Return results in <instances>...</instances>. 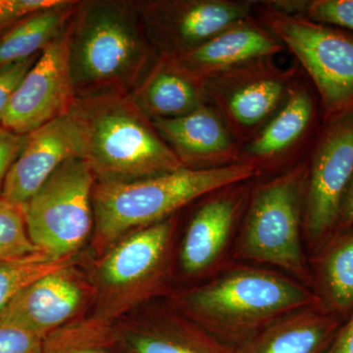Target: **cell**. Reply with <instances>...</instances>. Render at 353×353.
<instances>
[{
  "label": "cell",
  "mask_w": 353,
  "mask_h": 353,
  "mask_svg": "<svg viewBox=\"0 0 353 353\" xmlns=\"http://www.w3.org/2000/svg\"><path fill=\"white\" fill-rule=\"evenodd\" d=\"M319 303L299 281L252 266L228 269L183 296L199 327L234 347L281 318Z\"/></svg>",
  "instance_id": "obj_3"
},
{
  "label": "cell",
  "mask_w": 353,
  "mask_h": 353,
  "mask_svg": "<svg viewBox=\"0 0 353 353\" xmlns=\"http://www.w3.org/2000/svg\"><path fill=\"white\" fill-rule=\"evenodd\" d=\"M157 57L137 1L78 2L69 36L76 99L131 94Z\"/></svg>",
  "instance_id": "obj_1"
},
{
  "label": "cell",
  "mask_w": 353,
  "mask_h": 353,
  "mask_svg": "<svg viewBox=\"0 0 353 353\" xmlns=\"http://www.w3.org/2000/svg\"><path fill=\"white\" fill-rule=\"evenodd\" d=\"M80 158L97 181H134L185 168L129 94L76 99Z\"/></svg>",
  "instance_id": "obj_2"
},
{
  "label": "cell",
  "mask_w": 353,
  "mask_h": 353,
  "mask_svg": "<svg viewBox=\"0 0 353 353\" xmlns=\"http://www.w3.org/2000/svg\"><path fill=\"white\" fill-rule=\"evenodd\" d=\"M129 97L152 122L183 117L206 102L204 85L166 57H157Z\"/></svg>",
  "instance_id": "obj_20"
},
{
  "label": "cell",
  "mask_w": 353,
  "mask_h": 353,
  "mask_svg": "<svg viewBox=\"0 0 353 353\" xmlns=\"http://www.w3.org/2000/svg\"><path fill=\"white\" fill-rule=\"evenodd\" d=\"M175 226L176 221L171 217L123 236L102 260V282L109 287L125 288L157 276L166 259Z\"/></svg>",
  "instance_id": "obj_17"
},
{
  "label": "cell",
  "mask_w": 353,
  "mask_h": 353,
  "mask_svg": "<svg viewBox=\"0 0 353 353\" xmlns=\"http://www.w3.org/2000/svg\"><path fill=\"white\" fill-rule=\"evenodd\" d=\"M169 326L134 334L130 339L134 353H238L236 347L227 345L199 328Z\"/></svg>",
  "instance_id": "obj_23"
},
{
  "label": "cell",
  "mask_w": 353,
  "mask_h": 353,
  "mask_svg": "<svg viewBox=\"0 0 353 353\" xmlns=\"http://www.w3.org/2000/svg\"><path fill=\"white\" fill-rule=\"evenodd\" d=\"M85 296V285L67 267L44 276L14 297L0 321L17 325L44 340L75 314Z\"/></svg>",
  "instance_id": "obj_16"
},
{
  "label": "cell",
  "mask_w": 353,
  "mask_h": 353,
  "mask_svg": "<svg viewBox=\"0 0 353 353\" xmlns=\"http://www.w3.org/2000/svg\"><path fill=\"white\" fill-rule=\"evenodd\" d=\"M95 180L85 160L70 158L23 205L30 238L44 254L57 259L72 256L87 240Z\"/></svg>",
  "instance_id": "obj_7"
},
{
  "label": "cell",
  "mask_w": 353,
  "mask_h": 353,
  "mask_svg": "<svg viewBox=\"0 0 353 353\" xmlns=\"http://www.w3.org/2000/svg\"><path fill=\"white\" fill-rule=\"evenodd\" d=\"M248 197L245 183H238L214 192L197 209L183 236L180 253L185 274L199 275L221 259Z\"/></svg>",
  "instance_id": "obj_15"
},
{
  "label": "cell",
  "mask_w": 353,
  "mask_h": 353,
  "mask_svg": "<svg viewBox=\"0 0 353 353\" xmlns=\"http://www.w3.org/2000/svg\"><path fill=\"white\" fill-rule=\"evenodd\" d=\"M284 48L268 29L252 17L231 26L199 48L170 59L204 85L229 70L261 58L274 57Z\"/></svg>",
  "instance_id": "obj_14"
},
{
  "label": "cell",
  "mask_w": 353,
  "mask_h": 353,
  "mask_svg": "<svg viewBox=\"0 0 353 353\" xmlns=\"http://www.w3.org/2000/svg\"><path fill=\"white\" fill-rule=\"evenodd\" d=\"M43 341L22 327L0 321V353H43Z\"/></svg>",
  "instance_id": "obj_28"
},
{
  "label": "cell",
  "mask_w": 353,
  "mask_h": 353,
  "mask_svg": "<svg viewBox=\"0 0 353 353\" xmlns=\"http://www.w3.org/2000/svg\"><path fill=\"white\" fill-rule=\"evenodd\" d=\"M39 53L27 59L0 67V122L10 103L16 88H18L26 74L36 63Z\"/></svg>",
  "instance_id": "obj_29"
},
{
  "label": "cell",
  "mask_w": 353,
  "mask_h": 353,
  "mask_svg": "<svg viewBox=\"0 0 353 353\" xmlns=\"http://www.w3.org/2000/svg\"><path fill=\"white\" fill-rule=\"evenodd\" d=\"M78 129L70 114L27 134L7 174L1 199L23 206L66 160L80 157Z\"/></svg>",
  "instance_id": "obj_12"
},
{
  "label": "cell",
  "mask_w": 353,
  "mask_h": 353,
  "mask_svg": "<svg viewBox=\"0 0 353 353\" xmlns=\"http://www.w3.org/2000/svg\"><path fill=\"white\" fill-rule=\"evenodd\" d=\"M316 101L312 92L296 82L282 108L246 145L241 148V162L259 167L278 163L307 136L314 124Z\"/></svg>",
  "instance_id": "obj_18"
},
{
  "label": "cell",
  "mask_w": 353,
  "mask_h": 353,
  "mask_svg": "<svg viewBox=\"0 0 353 353\" xmlns=\"http://www.w3.org/2000/svg\"><path fill=\"white\" fill-rule=\"evenodd\" d=\"M263 171L248 162L211 169L181 168L134 181H97L92 204L95 240L104 248L125 234L173 217L202 196L246 183Z\"/></svg>",
  "instance_id": "obj_4"
},
{
  "label": "cell",
  "mask_w": 353,
  "mask_h": 353,
  "mask_svg": "<svg viewBox=\"0 0 353 353\" xmlns=\"http://www.w3.org/2000/svg\"><path fill=\"white\" fill-rule=\"evenodd\" d=\"M353 226V176L348 185L347 192L343 197L341 204L340 217H339L338 226L350 228Z\"/></svg>",
  "instance_id": "obj_33"
},
{
  "label": "cell",
  "mask_w": 353,
  "mask_h": 353,
  "mask_svg": "<svg viewBox=\"0 0 353 353\" xmlns=\"http://www.w3.org/2000/svg\"><path fill=\"white\" fill-rule=\"evenodd\" d=\"M307 173L308 163L296 165L250 192L236 256L273 265L309 288L313 281L301 243Z\"/></svg>",
  "instance_id": "obj_5"
},
{
  "label": "cell",
  "mask_w": 353,
  "mask_h": 353,
  "mask_svg": "<svg viewBox=\"0 0 353 353\" xmlns=\"http://www.w3.org/2000/svg\"><path fill=\"white\" fill-rule=\"evenodd\" d=\"M255 1H137L148 43L157 57H176L199 48L236 23L253 17Z\"/></svg>",
  "instance_id": "obj_9"
},
{
  "label": "cell",
  "mask_w": 353,
  "mask_h": 353,
  "mask_svg": "<svg viewBox=\"0 0 353 353\" xmlns=\"http://www.w3.org/2000/svg\"><path fill=\"white\" fill-rule=\"evenodd\" d=\"M69 36L70 23L39 53L16 88L1 126L25 136L70 112L76 95L70 68Z\"/></svg>",
  "instance_id": "obj_11"
},
{
  "label": "cell",
  "mask_w": 353,
  "mask_h": 353,
  "mask_svg": "<svg viewBox=\"0 0 353 353\" xmlns=\"http://www.w3.org/2000/svg\"><path fill=\"white\" fill-rule=\"evenodd\" d=\"M352 176L353 110L325 121L308 162L303 232L309 243H317L338 226Z\"/></svg>",
  "instance_id": "obj_10"
},
{
  "label": "cell",
  "mask_w": 353,
  "mask_h": 353,
  "mask_svg": "<svg viewBox=\"0 0 353 353\" xmlns=\"http://www.w3.org/2000/svg\"><path fill=\"white\" fill-rule=\"evenodd\" d=\"M259 21L296 57L316 88L325 121L353 110V34L255 2Z\"/></svg>",
  "instance_id": "obj_6"
},
{
  "label": "cell",
  "mask_w": 353,
  "mask_h": 353,
  "mask_svg": "<svg viewBox=\"0 0 353 353\" xmlns=\"http://www.w3.org/2000/svg\"><path fill=\"white\" fill-rule=\"evenodd\" d=\"M270 2L274 6L287 12L299 14L322 24L353 31V0H289Z\"/></svg>",
  "instance_id": "obj_26"
},
{
  "label": "cell",
  "mask_w": 353,
  "mask_h": 353,
  "mask_svg": "<svg viewBox=\"0 0 353 353\" xmlns=\"http://www.w3.org/2000/svg\"><path fill=\"white\" fill-rule=\"evenodd\" d=\"M326 353H353V313L347 324L339 329Z\"/></svg>",
  "instance_id": "obj_32"
},
{
  "label": "cell",
  "mask_w": 353,
  "mask_h": 353,
  "mask_svg": "<svg viewBox=\"0 0 353 353\" xmlns=\"http://www.w3.org/2000/svg\"><path fill=\"white\" fill-rule=\"evenodd\" d=\"M322 305L334 314L353 309V233L332 243L318 264Z\"/></svg>",
  "instance_id": "obj_22"
},
{
  "label": "cell",
  "mask_w": 353,
  "mask_h": 353,
  "mask_svg": "<svg viewBox=\"0 0 353 353\" xmlns=\"http://www.w3.org/2000/svg\"><path fill=\"white\" fill-rule=\"evenodd\" d=\"M340 329L321 303L281 318L236 347L238 353H326Z\"/></svg>",
  "instance_id": "obj_19"
},
{
  "label": "cell",
  "mask_w": 353,
  "mask_h": 353,
  "mask_svg": "<svg viewBox=\"0 0 353 353\" xmlns=\"http://www.w3.org/2000/svg\"><path fill=\"white\" fill-rule=\"evenodd\" d=\"M296 72L281 68L273 57L248 62L204 83L206 102L243 148L282 108L296 83Z\"/></svg>",
  "instance_id": "obj_8"
},
{
  "label": "cell",
  "mask_w": 353,
  "mask_h": 353,
  "mask_svg": "<svg viewBox=\"0 0 353 353\" xmlns=\"http://www.w3.org/2000/svg\"><path fill=\"white\" fill-rule=\"evenodd\" d=\"M43 353H112L102 341L83 336H63L43 343Z\"/></svg>",
  "instance_id": "obj_30"
},
{
  "label": "cell",
  "mask_w": 353,
  "mask_h": 353,
  "mask_svg": "<svg viewBox=\"0 0 353 353\" xmlns=\"http://www.w3.org/2000/svg\"><path fill=\"white\" fill-rule=\"evenodd\" d=\"M65 0H0V34L32 14L62 6Z\"/></svg>",
  "instance_id": "obj_27"
},
{
  "label": "cell",
  "mask_w": 353,
  "mask_h": 353,
  "mask_svg": "<svg viewBox=\"0 0 353 353\" xmlns=\"http://www.w3.org/2000/svg\"><path fill=\"white\" fill-rule=\"evenodd\" d=\"M72 256L52 259L43 252L0 261V314L21 292L39 279L71 266Z\"/></svg>",
  "instance_id": "obj_24"
},
{
  "label": "cell",
  "mask_w": 353,
  "mask_h": 353,
  "mask_svg": "<svg viewBox=\"0 0 353 353\" xmlns=\"http://www.w3.org/2000/svg\"><path fill=\"white\" fill-rule=\"evenodd\" d=\"M27 134H17L0 125V196L11 165L22 150Z\"/></svg>",
  "instance_id": "obj_31"
},
{
  "label": "cell",
  "mask_w": 353,
  "mask_h": 353,
  "mask_svg": "<svg viewBox=\"0 0 353 353\" xmlns=\"http://www.w3.org/2000/svg\"><path fill=\"white\" fill-rule=\"evenodd\" d=\"M78 2L66 0L62 6L32 14L0 34V67L41 52L66 29Z\"/></svg>",
  "instance_id": "obj_21"
},
{
  "label": "cell",
  "mask_w": 353,
  "mask_h": 353,
  "mask_svg": "<svg viewBox=\"0 0 353 353\" xmlns=\"http://www.w3.org/2000/svg\"><path fill=\"white\" fill-rule=\"evenodd\" d=\"M152 124L185 168H219L241 162V146L208 102L183 117Z\"/></svg>",
  "instance_id": "obj_13"
},
{
  "label": "cell",
  "mask_w": 353,
  "mask_h": 353,
  "mask_svg": "<svg viewBox=\"0 0 353 353\" xmlns=\"http://www.w3.org/2000/svg\"><path fill=\"white\" fill-rule=\"evenodd\" d=\"M41 252L28 233L23 206L0 197V261Z\"/></svg>",
  "instance_id": "obj_25"
}]
</instances>
